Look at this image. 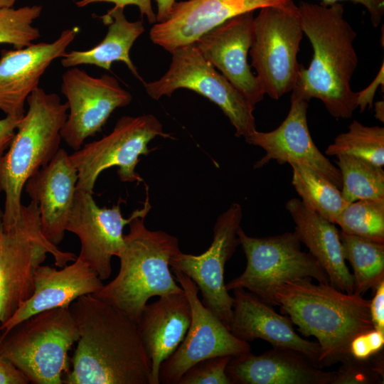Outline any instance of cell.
<instances>
[{
    "mask_svg": "<svg viewBox=\"0 0 384 384\" xmlns=\"http://www.w3.org/2000/svg\"><path fill=\"white\" fill-rule=\"evenodd\" d=\"M69 309L79 338L63 383L151 384V362L135 321L93 294Z\"/></svg>",
    "mask_w": 384,
    "mask_h": 384,
    "instance_id": "1",
    "label": "cell"
},
{
    "mask_svg": "<svg viewBox=\"0 0 384 384\" xmlns=\"http://www.w3.org/2000/svg\"><path fill=\"white\" fill-rule=\"evenodd\" d=\"M298 9L313 55L307 68L301 65L292 95L307 102L319 99L334 118L349 119L358 108V94L350 84L358 62L356 33L339 2L323 6L301 1Z\"/></svg>",
    "mask_w": 384,
    "mask_h": 384,
    "instance_id": "2",
    "label": "cell"
},
{
    "mask_svg": "<svg viewBox=\"0 0 384 384\" xmlns=\"http://www.w3.org/2000/svg\"><path fill=\"white\" fill-rule=\"evenodd\" d=\"M273 297L276 306L302 334L317 339L321 368L350 357L352 339L374 329L370 301L330 283L314 284L310 278L287 281L277 288Z\"/></svg>",
    "mask_w": 384,
    "mask_h": 384,
    "instance_id": "3",
    "label": "cell"
},
{
    "mask_svg": "<svg viewBox=\"0 0 384 384\" xmlns=\"http://www.w3.org/2000/svg\"><path fill=\"white\" fill-rule=\"evenodd\" d=\"M149 212L135 216L128 224L124 246L118 255L117 275L93 295L118 309L137 324L148 300L183 292L169 270L170 258L178 251V239L144 225Z\"/></svg>",
    "mask_w": 384,
    "mask_h": 384,
    "instance_id": "4",
    "label": "cell"
},
{
    "mask_svg": "<svg viewBox=\"0 0 384 384\" xmlns=\"http://www.w3.org/2000/svg\"><path fill=\"white\" fill-rule=\"evenodd\" d=\"M28 110L0 159V193L5 194L3 221L14 226L21 212V194L27 180L46 166L59 150L60 131L68 106L56 93L36 87L26 100Z\"/></svg>",
    "mask_w": 384,
    "mask_h": 384,
    "instance_id": "5",
    "label": "cell"
},
{
    "mask_svg": "<svg viewBox=\"0 0 384 384\" xmlns=\"http://www.w3.org/2000/svg\"><path fill=\"white\" fill-rule=\"evenodd\" d=\"M79 338L69 308L41 311L1 336L0 354L33 384H62L68 352Z\"/></svg>",
    "mask_w": 384,
    "mask_h": 384,
    "instance_id": "6",
    "label": "cell"
},
{
    "mask_svg": "<svg viewBox=\"0 0 384 384\" xmlns=\"http://www.w3.org/2000/svg\"><path fill=\"white\" fill-rule=\"evenodd\" d=\"M63 267L76 255L60 250L43 235L37 203L22 206L21 216L7 228L0 208V323H6L33 292V275L47 254Z\"/></svg>",
    "mask_w": 384,
    "mask_h": 384,
    "instance_id": "7",
    "label": "cell"
},
{
    "mask_svg": "<svg viewBox=\"0 0 384 384\" xmlns=\"http://www.w3.org/2000/svg\"><path fill=\"white\" fill-rule=\"evenodd\" d=\"M237 235L247 265L240 275L225 284L228 291L244 289L273 306H276L274 292L285 282L310 278L319 283H329L316 259L301 250V242L294 232L254 238L240 227Z\"/></svg>",
    "mask_w": 384,
    "mask_h": 384,
    "instance_id": "8",
    "label": "cell"
},
{
    "mask_svg": "<svg viewBox=\"0 0 384 384\" xmlns=\"http://www.w3.org/2000/svg\"><path fill=\"white\" fill-rule=\"evenodd\" d=\"M303 33L299 9L293 0L264 7L253 19L251 65L265 95L274 100L294 87L301 66L297 55Z\"/></svg>",
    "mask_w": 384,
    "mask_h": 384,
    "instance_id": "9",
    "label": "cell"
},
{
    "mask_svg": "<svg viewBox=\"0 0 384 384\" xmlns=\"http://www.w3.org/2000/svg\"><path fill=\"white\" fill-rule=\"evenodd\" d=\"M159 136L169 137L153 114L120 117L110 134L83 144L70 154L78 172L77 190L93 194L100 174L112 166L118 167L121 181L142 182V178L135 171L139 156L151 151L149 143Z\"/></svg>",
    "mask_w": 384,
    "mask_h": 384,
    "instance_id": "10",
    "label": "cell"
},
{
    "mask_svg": "<svg viewBox=\"0 0 384 384\" xmlns=\"http://www.w3.org/2000/svg\"><path fill=\"white\" fill-rule=\"evenodd\" d=\"M167 72L158 80L144 82L154 100L170 96L177 89L198 92L218 105L245 139L256 130L253 107L201 53L194 43L175 49Z\"/></svg>",
    "mask_w": 384,
    "mask_h": 384,
    "instance_id": "11",
    "label": "cell"
},
{
    "mask_svg": "<svg viewBox=\"0 0 384 384\" xmlns=\"http://www.w3.org/2000/svg\"><path fill=\"white\" fill-rule=\"evenodd\" d=\"M242 218L241 206L233 203L217 218L213 227L210 246L198 255L181 250L169 260V266L178 270L196 284L202 296L201 302L230 330L234 298L224 282L225 265L232 257L240 241L237 235Z\"/></svg>",
    "mask_w": 384,
    "mask_h": 384,
    "instance_id": "12",
    "label": "cell"
},
{
    "mask_svg": "<svg viewBox=\"0 0 384 384\" xmlns=\"http://www.w3.org/2000/svg\"><path fill=\"white\" fill-rule=\"evenodd\" d=\"M191 305V321L176 351L161 365L159 383L177 384L183 374L196 363L212 357L235 356L251 351L249 342L235 337L201 302L196 283L183 272L173 270Z\"/></svg>",
    "mask_w": 384,
    "mask_h": 384,
    "instance_id": "13",
    "label": "cell"
},
{
    "mask_svg": "<svg viewBox=\"0 0 384 384\" xmlns=\"http://www.w3.org/2000/svg\"><path fill=\"white\" fill-rule=\"evenodd\" d=\"M61 92L67 99L68 110L60 134L74 151L102 129L115 109L132 101L131 94L113 76L92 77L76 67L63 73Z\"/></svg>",
    "mask_w": 384,
    "mask_h": 384,
    "instance_id": "14",
    "label": "cell"
},
{
    "mask_svg": "<svg viewBox=\"0 0 384 384\" xmlns=\"http://www.w3.org/2000/svg\"><path fill=\"white\" fill-rule=\"evenodd\" d=\"M148 193L142 208L128 218L121 213L119 203L112 208H100L92 194L76 190L66 231L76 235L80 242L78 258L87 263L102 279L112 272V257L119 255L124 246L123 230L137 215L149 212Z\"/></svg>",
    "mask_w": 384,
    "mask_h": 384,
    "instance_id": "15",
    "label": "cell"
},
{
    "mask_svg": "<svg viewBox=\"0 0 384 384\" xmlns=\"http://www.w3.org/2000/svg\"><path fill=\"white\" fill-rule=\"evenodd\" d=\"M254 11L231 18L200 36L193 43L203 57L253 106L265 93L247 63Z\"/></svg>",
    "mask_w": 384,
    "mask_h": 384,
    "instance_id": "16",
    "label": "cell"
},
{
    "mask_svg": "<svg viewBox=\"0 0 384 384\" xmlns=\"http://www.w3.org/2000/svg\"><path fill=\"white\" fill-rule=\"evenodd\" d=\"M308 102L291 95V106L285 119L275 129L262 132L257 129L245 141L263 149L265 154L254 168H261L271 160L279 164H302L317 171L341 189V176L336 168L316 147L307 124Z\"/></svg>",
    "mask_w": 384,
    "mask_h": 384,
    "instance_id": "17",
    "label": "cell"
},
{
    "mask_svg": "<svg viewBox=\"0 0 384 384\" xmlns=\"http://www.w3.org/2000/svg\"><path fill=\"white\" fill-rule=\"evenodd\" d=\"M292 0H186L175 2L166 21L150 30L151 41L171 53L236 16Z\"/></svg>",
    "mask_w": 384,
    "mask_h": 384,
    "instance_id": "18",
    "label": "cell"
},
{
    "mask_svg": "<svg viewBox=\"0 0 384 384\" xmlns=\"http://www.w3.org/2000/svg\"><path fill=\"white\" fill-rule=\"evenodd\" d=\"M78 31H63L55 41L3 50L0 58V110L6 116L22 117L29 95L53 61L60 58Z\"/></svg>",
    "mask_w": 384,
    "mask_h": 384,
    "instance_id": "19",
    "label": "cell"
},
{
    "mask_svg": "<svg viewBox=\"0 0 384 384\" xmlns=\"http://www.w3.org/2000/svg\"><path fill=\"white\" fill-rule=\"evenodd\" d=\"M78 179L70 154L60 148L52 160L30 177L23 187L38 206L43 235L55 246L66 232Z\"/></svg>",
    "mask_w": 384,
    "mask_h": 384,
    "instance_id": "20",
    "label": "cell"
},
{
    "mask_svg": "<svg viewBox=\"0 0 384 384\" xmlns=\"http://www.w3.org/2000/svg\"><path fill=\"white\" fill-rule=\"evenodd\" d=\"M102 286L97 274L78 257L59 270L41 265L34 272L32 295L1 325V336L28 317L46 310L69 308L79 297L93 294Z\"/></svg>",
    "mask_w": 384,
    "mask_h": 384,
    "instance_id": "21",
    "label": "cell"
},
{
    "mask_svg": "<svg viewBox=\"0 0 384 384\" xmlns=\"http://www.w3.org/2000/svg\"><path fill=\"white\" fill-rule=\"evenodd\" d=\"M233 292L230 331L235 337L247 342L260 338L273 347L296 351L320 367L319 343L300 336L288 316L277 313L272 306L244 289Z\"/></svg>",
    "mask_w": 384,
    "mask_h": 384,
    "instance_id": "22",
    "label": "cell"
},
{
    "mask_svg": "<svg viewBox=\"0 0 384 384\" xmlns=\"http://www.w3.org/2000/svg\"><path fill=\"white\" fill-rule=\"evenodd\" d=\"M226 373L232 384H331L336 374L299 352L279 347L261 355L232 356Z\"/></svg>",
    "mask_w": 384,
    "mask_h": 384,
    "instance_id": "23",
    "label": "cell"
},
{
    "mask_svg": "<svg viewBox=\"0 0 384 384\" xmlns=\"http://www.w3.org/2000/svg\"><path fill=\"white\" fill-rule=\"evenodd\" d=\"M159 297L145 305L137 323L151 362V384H159L161 363L182 342L191 321V305L184 291Z\"/></svg>",
    "mask_w": 384,
    "mask_h": 384,
    "instance_id": "24",
    "label": "cell"
},
{
    "mask_svg": "<svg viewBox=\"0 0 384 384\" xmlns=\"http://www.w3.org/2000/svg\"><path fill=\"white\" fill-rule=\"evenodd\" d=\"M295 224L294 233L309 249L329 277V283L348 294L354 292L353 274L343 256L338 230L299 198L285 205Z\"/></svg>",
    "mask_w": 384,
    "mask_h": 384,
    "instance_id": "25",
    "label": "cell"
},
{
    "mask_svg": "<svg viewBox=\"0 0 384 384\" xmlns=\"http://www.w3.org/2000/svg\"><path fill=\"white\" fill-rule=\"evenodd\" d=\"M100 18L105 25L109 26L105 38L90 49L65 52L60 58L62 65L73 68L92 65L110 71L114 62L121 61L136 78L144 82L129 56L132 45L144 31L142 21H128L124 9L114 7Z\"/></svg>",
    "mask_w": 384,
    "mask_h": 384,
    "instance_id": "26",
    "label": "cell"
},
{
    "mask_svg": "<svg viewBox=\"0 0 384 384\" xmlns=\"http://www.w3.org/2000/svg\"><path fill=\"white\" fill-rule=\"evenodd\" d=\"M343 256L353 270L354 294L362 296L384 280V243L339 232Z\"/></svg>",
    "mask_w": 384,
    "mask_h": 384,
    "instance_id": "27",
    "label": "cell"
},
{
    "mask_svg": "<svg viewBox=\"0 0 384 384\" xmlns=\"http://www.w3.org/2000/svg\"><path fill=\"white\" fill-rule=\"evenodd\" d=\"M292 184L304 204L329 222L336 224L349 203L342 198L341 190L328 178L302 164L292 162Z\"/></svg>",
    "mask_w": 384,
    "mask_h": 384,
    "instance_id": "28",
    "label": "cell"
},
{
    "mask_svg": "<svg viewBox=\"0 0 384 384\" xmlns=\"http://www.w3.org/2000/svg\"><path fill=\"white\" fill-rule=\"evenodd\" d=\"M336 157L342 181L340 190L346 203L384 198L383 167L351 155L339 154Z\"/></svg>",
    "mask_w": 384,
    "mask_h": 384,
    "instance_id": "29",
    "label": "cell"
},
{
    "mask_svg": "<svg viewBox=\"0 0 384 384\" xmlns=\"http://www.w3.org/2000/svg\"><path fill=\"white\" fill-rule=\"evenodd\" d=\"M325 153L336 156L339 154L351 155L383 167L384 128L365 126L353 120L348 127V131L339 134Z\"/></svg>",
    "mask_w": 384,
    "mask_h": 384,
    "instance_id": "30",
    "label": "cell"
},
{
    "mask_svg": "<svg viewBox=\"0 0 384 384\" xmlns=\"http://www.w3.org/2000/svg\"><path fill=\"white\" fill-rule=\"evenodd\" d=\"M336 224L343 233L384 243V198L362 199L348 204Z\"/></svg>",
    "mask_w": 384,
    "mask_h": 384,
    "instance_id": "31",
    "label": "cell"
},
{
    "mask_svg": "<svg viewBox=\"0 0 384 384\" xmlns=\"http://www.w3.org/2000/svg\"><path fill=\"white\" fill-rule=\"evenodd\" d=\"M41 11L42 6L38 5L0 9V44L21 48L33 43L40 37L33 23Z\"/></svg>",
    "mask_w": 384,
    "mask_h": 384,
    "instance_id": "32",
    "label": "cell"
},
{
    "mask_svg": "<svg viewBox=\"0 0 384 384\" xmlns=\"http://www.w3.org/2000/svg\"><path fill=\"white\" fill-rule=\"evenodd\" d=\"M370 363L368 360H356L351 356L342 361L336 371L331 384H371L383 379V357H376Z\"/></svg>",
    "mask_w": 384,
    "mask_h": 384,
    "instance_id": "33",
    "label": "cell"
},
{
    "mask_svg": "<svg viewBox=\"0 0 384 384\" xmlns=\"http://www.w3.org/2000/svg\"><path fill=\"white\" fill-rule=\"evenodd\" d=\"M231 357L221 356L202 360L191 366L177 384H232L226 373Z\"/></svg>",
    "mask_w": 384,
    "mask_h": 384,
    "instance_id": "34",
    "label": "cell"
},
{
    "mask_svg": "<svg viewBox=\"0 0 384 384\" xmlns=\"http://www.w3.org/2000/svg\"><path fill=\"white\" fill-rule=\"evenodd\" d=\"M384 345V332L373 329L355 336L349 344L351 358L363 361L379 353Z\"/></svg>",
    "mask_w": 384,
    "mask_h": 384,
    "instance_id": "35",
    "label": "cell"
},
{
    "mask_svg": "<svg viewBox=\"0 0 384 384\" xmlns=\"http://www.w3.org/2000/svg\"><path fill=\"white\" fill-rule=\"evenodd\" d=\"M97 2H110L114 4V8H122L127 5L137 6L142 15L146 16L151 23L156 21V16L153 11L151 0H80L76 2L78 7H84Z\"/></svg>",
    "mask_w": 384,
    "mask_h": 384,
    "instance_id": "36",
    "label": "cell"
},
{
    "mask_svg": "<svg viewBox=\"0 0 384 384\" xmlns=\"http://www.w3.org/2000/svg\"><path fill=\"white\" fill-rule=\"evenodd\" d=\"M370 301V313L373 328L384 332V280L375 289Z\"/></svg>",
    "mask_w": 384,
    "mask_h": 384,
    "instance_id": "37",
    "label": "cell"
},
{
    "mask_svg": "<svg viewBox=\"0 0 384 384\" xmlns=\"http://www.w3.org/2000/svg\"><path fill=\"white\" fill-rule=\"evenodd\" d=\"M341 1H351L363 5L370 14L373 26L377 27L380 23L384 14V0H321V5L329 6Z\"/></svg>",
    "mask_w": 384,
    "mask_h": 384,
    "instance_id": "38",
    "label": "cell"
},
{
    "mask_svg": "<svg viewBox=\"0 0 384 384\" xmlns=\"http://www.w3.org/2000/svg\"><path fill=\"white\" fill-rule=\"evenodd\" d=\"M26 376L0 354V384H28Z\"/></svg>",
    "mask_w": 384,
    "mask_h": 384,
    "instance_id": "39",
    "label": "cell"
},
{
    "mask_svg": "<svg viewBox=\"0 0 384 384\" xmlns=\"http://www.w3.org/2000/svg\"><path fill=\"white\" fill-rule=\"evenodd\" d=\"M21 118L6 116L0 119V159L8 149Z\"/></svg>",
    "mask_w": 384,
    "mask_h": 384,
    "instance_id": "40",
    "label": "cell"
},
{
    "mask_svg": "<svg viewBox=\"0 0 384 384\" xmlns=\"http://www.w3.org/2000/svg\"><path fill=\"white\" fill-rule=\"evenodd\" d=\"M381 81H383V65L378 73V77L365 90L357 92L358 94V107H360V111L362 112L367 105L369 108L372 107V102L374 97V92L377 89L378 85L381 84Z\"/></svg>",
    "mask_w": 384,
    "mask_h": 384,
    "instance_id": "41",
    "label": "cell"
},
{
    "mask_svg": "<svg viewBox=\"0 0 384 384\" xmlns=\"http://www.w3.org/2000/svg\"><path fill=\"white\" fill-rule=\"evenodd\" d=\"M176 0H156L157 6L156 21L163 22L166 20Z\"/></svg>",
    "mask_w": 384,
    "mask_h": 384,
    "instance_id": "42",
    "label": "cell"
},
{
    "mask_svg": "<svg viewBox=\"0 0 384 384\" xmlns=\"http://www.w3.org/2000/svg\"><path fill=\"white\" fill-rule=\"evenodd\" d=\"M384 105L383 101H378L375 103V117L380 122L384 121Z\"/></svg>",
    "mask_w": 384,
    "mask_h": 384,
    "instance_id": "43",
    "label": "cell"
},
{
    "mask_svg": "<svg viewBox=\"0 0 384 384\" xmlns=\"http://www.w3.org/2000/svg\"><path fill=\"white\" fill-rule=\"evenodd\" d=\"M18 0H0V9L11 8Z\"/></svg>",
    "mask_w": 384,
    "mask_h": 384,
    "instance_id": "44",
    "label": "cell"
},
{
    "mask_svg": "<svg viewBox=\"0 0 384 384\" xmlns=\"http://www.w3.org/2000/svg\"><path fill=\"white\" fill-rule=\"evenodd\" d=\"M1 335H2V329H1V324L0 323V341L1 338Z\"/></svg>",
    "mask_w": 384,
    "mask_h": 384,
    "instance_id": "45",
    "label": "cell"
}]
</instances>
